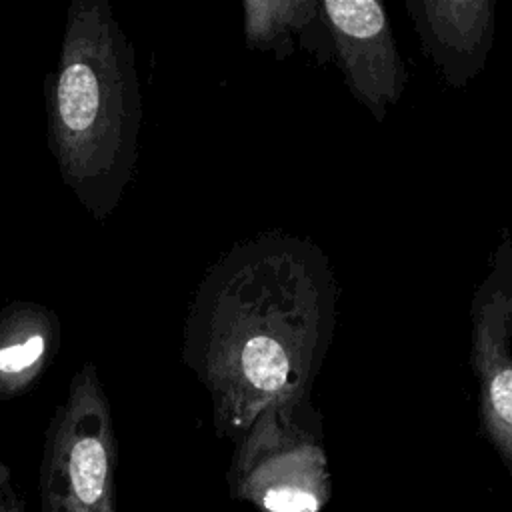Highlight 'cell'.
Masks as SVG:
<instances>
[{
	"label": "cell",
	"instance_id": "6da1fadb",
	"mask_svg": "<svg viewBox=\"0 0 512 512\" xmlns=\"http://www.w3.org/2000/svg\"><path fill=\"white\" fill-rule=\"evenodd\" d=\"M336 324V278L312 240L264 232L208 266L184 320L182 360L218 434L240 440L270 406L310 398Z\"/></svg>",
	"mask_w": 512,
	"mask_h": 512
},
{
	"label": "cell",
	"instance_id": "7a4b0ae2",
	"mask_svg": "<svg viewBox=\"0 0 512 512\" xmlns=\"http://www.w3.org/2000/svg\"><path fill=\"white\" fill-rule=\"evenodd\" d=\"M44 102L60 178L104 222L134 176L142 128L134 46L108 0L70 2Z\"/></svg>",
	"mask_w": 512,
	"mask_h": 512
},
{
	"label": "cell",
	"instance_id": "3957f363",
	"mask_svg": "<svg viewBox=\"0 0 512 512\" xmlns=\"http://www.w3.org/2000/svg\"><path fill=\"white\" fill-rule=\"evenodd\" d=\"M118 442L112 406L92 362L70 378L40 462V512H116Z\"/></svg>",
	"mask_w": 512,
	"mask_h": 512
},
{
	"label": "cell",
	"instance_id": "277c9868",
	"mask_svg": "<svg viewBox=\"0 0 512 512\" xmlns=\"http://www.w3.org/2000/svg\"><path fill=\"white\" fill-rule=\"evenodd\" d=\"M310 398L266 408L238 440L230 492L262 512H320L330 474Z\"/></svg>",
	"mask_w": 512,
	"mask_h": 512
},
{
	"label": "cell",
	"instance_id": "5b68a950",
	"mask_svg": "<svg viewBox=\"0 0 512 512\" xmlns=\"http://www.w3.org/2000/svg\"><path fill=\"white\" fill-rule=\"evenodd\" d=\"M512 232L498 242L470 304V364L482 428L512 470Z\"/></svg>",
	"mask_w": 512,
	"mask_h": 512
},
{
	"label": "cell",
	"instance_id": "8992f818",
	"mask_svg": "<svg viewBox=\"0 0 512 512\" xmlns=\"http://www.w3.org/2000/svg\"><path fill=\"white\" fill-rule=\"evenodd\" d=\"M320 14L348 90L376 120H382L406 86V70L384 4L320 0Z\"/></svg>",
	"mask_w": 512,
	"mask_h": 512
},
{
	"label": "cell",
	"instance_id": "52a82bcc",
	"mask_svg": "<svg viewBox=\"0 0 512 512\" xmlns=\"http://www.w3.org/2000/svg\"><path fill=\"white\" fill-rule=\"evenodd\" d=\"M406 10L442 80L462 88L486 66L494 40V0H408Z\"/></svg>",
	"mask_w": 512,
	"mask_h": 512
},
{
	"label": "cell",
	"instance_id": "ba28073f",
	"mask_svg": "<svg viewBox=\"0 0 512 512\" xmlns=\"http://www.w3.org/2000/svg\"><path fill=\"white\" fill-rule=\"evenodd\" d=\"M62 326L38 302H12L0 310V400L28 392L58 352Z\"/></svg>",
	"mask_w": 512,
	"mask_h": 512
},
{
	"label": "cell",
	"instance_id": "9c48e42d",
	"mask_svg": "<svg viewBox=\"0 0 512 512\" xmlns=\"http://www.w3.org/2000/svg\"><path fill=\"white\" fill-rule=\"evenodd\" d=\"M242 10L244 36L252 50L274 52L282 60L298 38L320 62L334 58L320 0H244Z\"/></svg>",
	"mask_w": 512,
	"mask_h": 512
},
{
	"label": "cell",
	"instance_id": "30bf717a",
	"mask_svg": "<svg viewBox=\"0 0 512 512\" xmlns=\"http://www.w3.org/2000/svg\"><path fill=\"white\" fill-rule=\"evenodd\" d=\"M0 512H26L24 500L14 484L10 466L6 464L0 450Z\"/></svg>",
	"mask_w": 512,
	"mask_h": 512
}]
</instances>
